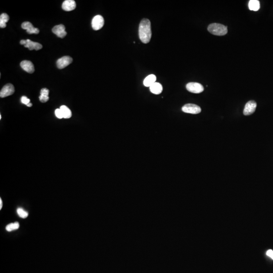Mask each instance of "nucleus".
Instances as JSON below:
<instances>
[{"instance_id":"obj_1","label":"nucleus","mask_w":273,"mask_h":273,"mask_svg":"<svg viewBox=\"0 0 273 273\" xmlns=\"http://www.w3.org/2000/svg\"><path fill=\"white\" fill-rule=\"evenodd\" d=\"M139 36L141 42L144 44H147L151 39L152 32L151 22L146 18L142 19L139 27Z\"/></svg>"},{"instance_id":"obj_2","label":"nucleus","mask_w":273,"mask_h":273,"mask_svg":"<svg viewBox=\"0 0 273 273\" xmlns=\"http://www.w3.org/2000/svg\"><path fill=\"white\" fill-rule=\"evenodd\" d=\"M208 30L211 34L218 36H224L226 35L228 32L227 27L217 23H214L209 25Z\"/></svg>"},{"instance_id":"obj_3","label":"nucleus","mask_w":273,"mask_h":273,"mask_svg":"<svg viewBox=\"0 0 273 273\" xmlns=\"http://www.w3.org/2000/svg\"><path fill=\"white\" fill-rule=\"evenodd\" d=\"M20 44L23 45L24 47L29 49L31 51L33 50L37 51L43 48V46L40 43L32 42V41L30 40L29 39L22 40L20 41Z\"/></svg>"},{"instance_id":"obj_4","label":"nucleus","mask_w":273,"mask_h":273,"mask_svg":"<svg viewBox=\"0 0 273 273\" xmlns=\"http://www.w3.org/2000/svg\"><path fill=\"white\" fill-rule=\"evenodd\" d=\"M182 110L184 113L193 114L199 113L201 111V108L194 104H187L185 105L182 107Z\"/></svg>"},{"instance_id":"obj_5","label":"nucleus","mask_w":273,"mask_h":273,"mask_svg":"<svg viewBox=\"0 0 273 273\" xmlns=\"http://www.w3.org/2000/svg\"><path fill=\"white\" fill-rule=\"evenodd\" d=\"M186 89L190 92L199 94L204 91V88L202 84L198 83L191 82L186 85Z\"/></svg>"},{"instance_id":"obj_6","label":"nucleus","mask_w":273,"mask_h":273,"mask_svg":"<svg viewBox=\"0 0 273 273\" xmlns=\"http://www.w3.org/2000/svg\"><path fill=\"white\" fill-rule=\"evenodd\" d=\"M15 92V88L13 84H7L2 88L0 92L1 98H5L9 96Z\"/></svg>"},{"instance_id":"obj_7","label":"nucleus","mask_w":273,"mask_h":273,"mask_svg":"<svg viewBox=\"0 0 273 273\" xmlns=\"http://www.w3.org/2000/svg\"><path fill=\"white\" fill-rule=\"evenodd\" d=\"M104 24V19L101 15H98L95 16L92 19V26L93 30L98 31L102 28Z\"/></svg>"},{"instance_id":"obj_8","label":"nucleus","mask_w":273,"mask_h":273,"mask_svg":"<svg viewBox=\"0 0 273 273\" xmlns=\"http://www.w3.org/2000/svg\"><path fill=\"white\" fill-rule=\"evenodd\" d=\"M72 58L68 56H63L61 58H59L57 61V66L59 69H63L65 67H67V66L70 65L72 62Z\"/></svg>"},{"instance_id":"obj_9","label":"nucleus","mask_w":273,"mask_h":273,"mask_svg":"<svg viewBox=\"0 0 273 273\" xmlns=\"http://www.w3.org/2000/svg\"><path fill=\"white\" fill-rule=\"evenodd\" d=\"M257 104L254 101H249L245 104L244 109V115H249L254 113L256 111Z\"/></svg>"},{"instance_id":"obj_10","label":"nucleus","mask_w":273,"mask_h":273,"mask_svg":"<svg viewBox=\"0 0 273 273\" xmlns=\"http://www.w3.org/2000/svg\"><path fill=\"white\" fill-rule=\"evenodd\" d=\"M52 32L59 38H65L67 35V32L65 31V27L63 24H59L55 26L52 28Z\"/></svg>"},{"instance_id":"obj_11","label":"nucleus","mask_w":273,"mask_h":273,"mask_svg":"<svg viewBox=\"0 0 273 273\" xmlns=\"http://www.w3.org/2000/svg\"><path fill=\"white\" fill-rule=\"evenodd\" d=\"M22 27L24 30H26V32L28 34H38L40 31L37 28H35L32 24L30 22H26L22 23Z\"/></svg>"},{"instance_id":"obj_12","label":"nucleus","mask_w":273,"mask_h":273,"mask_svg":"<svg viewBox=\"0 0 273 273\" xmlns=\"http://www.w3.org/2000/svg\"><path fill=\"white\" fill-rule=\"evenodd\" d=\"M20 66L24 71L29 74H32L35 71V67L31 62L28 60H23L20 63Z\"/></svg>"},{"instance_id":"obj_13","label":"nucleus","mask_w":273,"mask_h":273,"mask_svg":"<svg viewBox=\"0 0 273 273\" xmlns=\"http://www.w3.org/2000/svg\"><path fill=\"white\" fill-rule=\"evenodd\" d=\"M62 8L65 11H71L76 8V3L74 0H66L64 1Z\"/></svg>"},{"instance_id":"obj_14","label":"nucleus","mask_w":273,"mask_h":273,"mask_svg":"<svg viewBox=\"0 0 273 273\" xmlns=\"http://www.w3.org/2000/svg\"><path fill=\"white\" fill-rule=\"evenodd\" d=\"M156 76L154 74H150L147 76L144 80V85L146 87L150 88L153 84L156 83Z\"/></svg>"},{"instance_id":"obj_15","label":"nucleus","mask_w":273,"mask_h":273,"mask_svg":"<svg viewBox=\"0 0 273 273\" xmlns=\"http://www.w3.org/2000/svg\"><path fill=\"white\" fill-rule=\"evenodd\" d=\"M49 90L47 88H43L41 90L40 96H39V99L41 102L42 103H46L48 101L49 97Z\"/></svg>"},{"instance_id":"obj_16","label":"nucleus","mask_w":273,"mask_h":273,"mask_svg":"<svg viewBox=\"0 0 273 273\" xmlns=\"http://www.w3.org/2000/svg\"><path fill=\"white\" fill-rule=\"evenodd\" d=\"M162 86L159 83H155L154 84H153L150 87V90L151 92L153 94H156V95H159L161 94L162 91Z\"/></svg>"},{"instance_id":"obj_17","label":"nucleus","mask_w":273,"mask_h":273,"mask_svg":"<svg viewBox=\"0 0 273 273\" xmlns=\"http://www.w3.org/2000/svg\"><path fill=\"white\" fill-rule=\"evenodd\" d=\"M249 9L251 11H257L260 9V2L257 0H251L248 4Z\"/></svg>"},{"instance_id":"obj_18","label":"nucleus","mask_w":273,"mask_h":273,"mask_svg":"<svg viewBox=\"0 0 273 273\" xmlns=\"http://www.w3.org/2000/svg\"><path fill=\"white\" fill-rule=\"evenodd\" d=\"M63 114L64 118H69L72 117V113L71 110L68 108L67 106L62 105L60 107Z\"/></svg>"},{"instance_id":"obj_19","label":"nucleus","mask_w":273,"mask_h":273,"mask_svg":"<svg viewBox=\"0 0 273 273\" xmlns=\"http://www.w3.org/2000/svg\"><path fill=\"white\" fill-rule=\"evenodd\" d=\"M9 20V16L6 13L2 14L0 16V27L4 28L6 27V23Z\"/></svg>"},{"instance_id":"obj_20","label":"nucleus","mask_w":273,"mask_h":273,"mask_svg":"<svg viewBox=\"0 0 273 273\" xmlns=\"http://www.w3.org/2000/svg\"><path fill=\"white\" fill-rule=\"evenodd\" d=\"M19 228V224L18 222H15L14 223H11L7 225L6 229L8 232H11L12 231L16 230Z\"/></svg>"},{"instance_id":"obj_21","label":"nucleus","mask_w":273,"mask_h":273,"mask_svg":"<svg viewBox=\"0 0 273 273\" xmlns=\"http://www.w3.org/2000/svg\"><path fill=\"white\" fill-rule=\"evenodd\" d=\"M17 213L18 215L21 218H26L28 216V213L22 208H18L17 210Z\"/></svg>"},{"instance_id":"obj_22","label":"nucleus","mask_w":273,"mask_h":273,"mask_svg":"<svg viewBox=\"0 0 273 273\" xmlns=\"http://www.w3.org/2000/svg\"><path fill=\"white\" fill-rule=\"evenodd\" d=\"M55 114L56 117L58 118H59V119H62V118H63V114H62V113L60 109H56L55 111Z\"/></svg>"},{"instance_id":"obj_23","label":"nucleus","mask_w":273,"mask_h":273,"mask_svg":"<svg viewBox=\"0 0 273 273\" xmlns=\"http://www.w3.org/2000/svg\"><path fill=\"white\" fill-rule=\"evenodd\" d=\"M21 101H22V103L27 105L30 103L31 100H30V99L27 98V97L26 96H23L22 97V98H21Z\"/></svg>"},{"instance_id":"obj_24","label":"nucleus","mask_w":273,"mask_h":273,"mask_svg":"<svg viewBox=\"0 0 273 273\" xmlns=\"http://www.w3.org/2000/svg\"><path fill=\"white\" fill-rule=\"evenodd\" d=\"M266 254L268 256H269L270 257H271L273 260V250H272V249L268 250L266 251Z\"/></svg>"},{"instance_id":"obj_25","label":"nucleus","mask_w":273,"mask_h":273,"mask_svg":"<svg viewBox=\"0 0 273 273\" xmlns=\"http://www.w3.org/2000/svg\"><path fill=\"white\" fill-rule=\"evenodd\" d=\"M2 206H3V202H2L1 198L0 199V209H1Z\"/></svg>"},{"instance_id":"obj_26","label":"nucleus","mask_w":273,"mask_h":273,"mask_svg":"<svg viewBox=\"0 0 273 273\" xmlns=\"http://www.w3.org/2000/svg\"><path fill=\"white\" fill-rule=\"evenodd\" d=\"M26 106H27V107H31V106H32V103H29V104H28Z\"/></svg>"},{"instance_id":"obj_27","label":"nucleus","mask_w":273,"mask_h":273,"mask_svg":"<svg viewBox=\"0 0 273 273\" xmlns=\"http://www.w3.org/2000/svg\"><path fill=\"white\" fill-rule=\"evenodd\" d=\"M2 118V115L1 114H0V119H1Z\"/></svg>"}]
</instances>
